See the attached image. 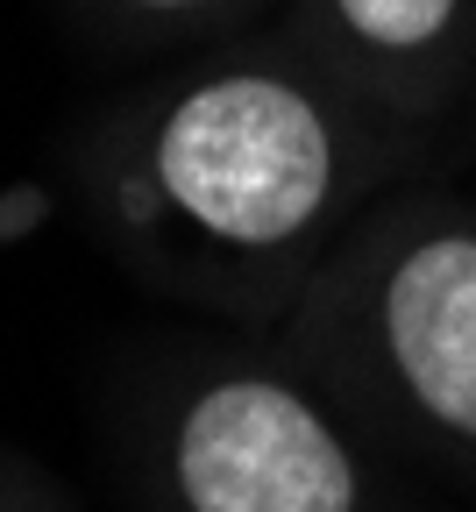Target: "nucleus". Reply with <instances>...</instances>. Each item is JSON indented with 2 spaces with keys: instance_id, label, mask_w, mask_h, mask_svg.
I'll use <instances>...</instances> for the list:
<instances>
[{
  "instance_id": "f257e3e1",
  "label": "nucleus",
  "mask_w": 476,
  "mask_h": 512,
  "mask_svg": "<svg viewBox=\"0 0 476 512\" xmlns=\"http://www.w3.org/2000/svg\"><path fill=\"white\" fill-rule=\"evenodd\" d=\"M171 200L228 242H285L313 221L334 178L327 121L278 79L199 86L157 143Z\"/></svg>"
},
{
  "instance_id": "f03ea898",
  "label": "nucleus",
  "mask_w": 476,
  "mask_h": 512,
  "mask_svg": "<svg viewBox=\"0 0 476 512\" xmlns=\"http://www.w3.org/2000/svg\"><path fill=\"white\" fill-rule=\"evenodd\" d=\"M192 512H349V456L278 384H221L192 406L178 441Z\"/></svg>"
},
{
  "instance_id": "7ed1b4c3",
  "label": "nucleus",
  "mask_w": 476,
  "mask_h": 512,
  "mask_svg": "<svg viewBox=\"0 0 476 512\" xmlns=\"http://www.w3.org/2000/svg\"><path fill=\"white\" fill-rule=\"evenodd\" d=\"M384 335L420 406L476 434V242L448 235L398 264L384 292Z\"/></svg>"
},
{
  "instance_id": "20e7f679",
  "label": "nucleus",
  "mask_w": 476,
  "mask_h": 512,
  "mask_svg": "<svg viewBox=\"0 0 476 512\" xmlns=\"http://www.w3.org/2000/svg\"><path fill=\"white\" fill-rule=\"evenodd\" d=\"M334 8L349 15L356 36H370L384 50H413V43H427V36L448 29L455 0H334Z\"/></svg>"
},
{
  "instance_id": "39448f33",
  "label": "nucleus",
  "mask_w": 476,
  "mask_h": 512,
  "mask_svg": "<svg viewBox=\"0 0 476 512\" xmlns=\"http://www.w3.org/2000/svg\"><path fill=\"white\" fill-rule=\"evenodd\" d=\"M157 8H178V0H157Z\"/></svg>"
}]
</instances>
